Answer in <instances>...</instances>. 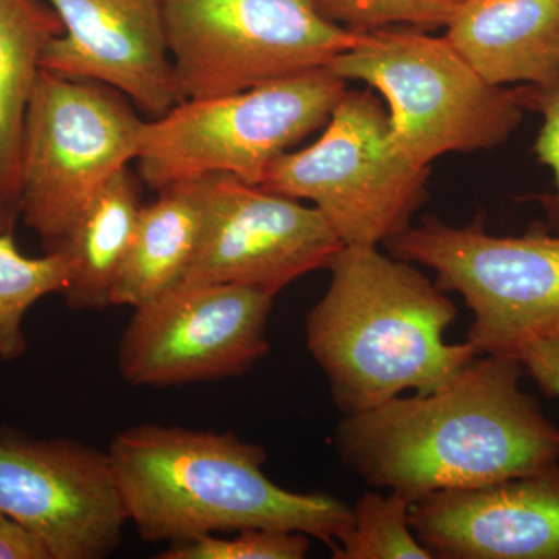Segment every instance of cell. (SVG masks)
Listing matches in <instances>:
<instances>
[{
    "instance_id": "1",
    "label": "cell",
    "mask_w": 559,
    "mask_h": 559,
    "mask_svg": "<svg viewBox=\"0 0 559 559\" xmlns=\"http://www.w3.org/2000/svg\"><path fill=\"white\" fill-rule=\"evenodd\" d=\"M520 359L477 355L450 381L342 415L334 450L367 485L411 503L496 484L559 463V428L521 389Z\"/></svg>"
},
{
    "instance_id": "2",
    "label": "cell",
    "mask_w": 559,
    "mask_h": 559,
    "mask_svg": "<svg viewBox=\"0 0 559 559\" xmlns=\"http://www.w3.org/2000/svg\"><path fill=\"white\" fill-rule=\"evenodd\" d=\"M106 452L127 520L146 543L266 528L304 533L333 550L352 528V506L278 487L264 473L266 450L231 432L139 425L120 430Z\"/></svg>"
},
{
    "instance_id": "3",
    "label": "cell",
    "mask_w": 559,
    "mask_h": 559,
    "mask_svg": "<svg viewBox=\"0 0 559 559\" xmlns=\"http://www.w3.org/2000/svg\"><path fill=\"white\" fill-rule=\"evenodd\" d=\"M305 322L307 348L342 415L374 409L404 392L429 393L479 355L448 344L457 308L414 263L374 246H344Z\"/></svg>"
},
{
    "instance_id": "4",
    "label": "cell",
    "mask_w": 559,
    "mask_h": 559,
    "mask_svg": "<svg viewBox=\"0 0 559 559\" xmlns=\"http://www.w3.org/2000/svg\"><path fill=\"white\" fill-rule=\"evenodd\" d=\"M329 70L380 92L393 146L418 167L429 168L444 154L502 145L524 114L516 91L489 84L447 36L418 28L366 32Z\"/></svg>"
},
{
    "instance_id": "5",
    "label": "cell",
    "mask_w": 559,
    "mask_h": 559,
    "mask_svg": "<svg viewBox=\"0 0 559 559\" xmlns=\"http://www.w3.org/2000/svg\"><path fill=\"white\" fill-rule=\"evenodd\" d=\"M347 86L329 68L219 97L183 100L143 121L139 176L159 191L227 175L260 186L272 162L325 127Z\"/></svg>"
},
{
    "instance_id": "6",
    "label": "cell",
    "mask_w": 559,
    "mask_h": 559,
    "mask_svg": "<svg viewBox=\"0 0 559 559\" xmlns=\"http://www.w3.org/2000/svg\"><path fill=\"white\" fill-rule=\"evenodd\" d=\"M385 245L395 259L436 272L441 290L463 297L479 355L520 359L528 345L559 341V231L496 237L481 219L454 227L426 218Z\"/></svg>"
},
{
    "instance_id": "7",
    "label": "cell",
    "mask_w": 559,
    "mask_h": 559,
    "mask_svg": "<svg viewBox=\"0 0 559 559\" xmlns=\"http://www.w3.org/2000/svg\"><path fill=\"white\" fill-rule=\"evenodd\" d=\"M143 119L120 92L43 70L22 134L17 216L46 252L117 173L138 160Z\"/></svg>"
},
{
    "instance_id": "8",
    "label": "cell",
    "mask_w": 559,
    "mask_h": 559,
    "mask_svg": "<svg viewBox=\"0 0 559 559\" xmlns=\"http://www.w3.org/2000/svg\"><path fill=\"white\" fill-rule=\"evenodd\" d=\"M428 175L393 146L380 100L370 91H347L322 135L278 156L260 187L310 201L344 246L378 248L411 227Z\"/></svg>"
},
{
    "instance_id": "9",
    "label": "cell",
    "mask_w": 559,
    "mask_h": 559,
    "mask_svg": "<svg viewBox=\"0 0 559 559\" xmlns=\"http://www.w3.org/2000/svg\"><path fill=\"white\" fill-rule=\"evenodd\" d=\"M164 16L182 102L329 68L364 38L319 0H164Z\"/></svg>"
},
{
    "instance_id": "10",
    "label": "cell",
    "mask_w": 559,
    "mask_h": 559,
    "mask_svg": "<svg viewBox=\"0 0 559 559\" xmlns=\"http://www.w3.org/2000/svg\"><path fill=\"white\" fill-rule=\"evenodd\" d=\"M274 297L230 283H179L134 308L117 367L132 388L167 389L248 373L267 352Z\"/></svg>"
},
{
    "instance_id": "11",
    "label": "cell",
    "mask_w": 559,
    "mask_h": 559,
    "mask_svg": "<svg viewBox=\"0 0 559 559\" xmlns=\"http://www.w3.org/2000/svg\"><path fill=\"white\" fill-rule=\"evenodd\" d=\"M200 187V245L180 283H230L277 296L304 275L326 270L344 248L312 205L235 176H207Z\"/></svg>"
},
{
    "instance_id": "12",
    "label": "cell",
    "mask_w": 559,
    "mask_h": 559,
    "mask_svg": "<svg viewBox=\"0 0 559 559\" xmlns=\"http://www.w3.org/2000/svg\"><path fill=\"white\" fill-rule=\"evenodd\" d=\"M0 513L43 540L50 559H103L128 524L108 452L68 439L0 432Z\"/></svg>"
},
{
    "instance_id": "13",
    "label": "cell",
    "mask_w": 559,
    "mask_h": 559,
    "mask_svg": "<svg viewBox=\"0 0 559 559\" xmlns=\"http://www.w3.org/2000/svg\"><path fill=\"white\" fill-rule=\"evenodd\" d=\"M62 33L43 55V70L62 79L95 81L120 92L157 119L180 95L164 0H47Z\"/></svg>"
},
{
    "instance_id": "14",
    "label": "cell",
    "mask_w": 559,
    "mask_h": 559,
    "mask_svg": "<svg viewBox=\"0 0 559 559\" xmlns=\"http://www.w3.org/2000/svg\"><path fill=\"white\" fill-rule=\"evenodd\" d=\"M411 527L436 559H559V463L411 506Z\"/></svg>"
},
{
    "instance_id": "15",
    "label": "cell",
    "mask_w": 559,
    "mask_h": 559,
    "mask_svg": "<svg viewBox=\"0 0 559 559\" xmlns=\"http://www.w3.org/2000/svg\"><path fill=\"white\" fill-rule=\"evenodd\" d=\"M447 38L495 86L559 80V0H465Z\"/></svg>"
},
{
    "instance_id": "16",
    "label": "cell",
    "mask_w": 559,
    "mask_h": 559,
    "mask_svg": "<svg viewBox=\"0 0 559 559\" xmlns=\"http://www.w3.org/2000/svg\"><path fill=\"white\" fill-rule=\"evenodd\" d=\"M200 180L175 183L140 210L127 259L110 294V307L138 308L186 277L200 245Z\"/></svg>"
},
{
    "instance_id": "17",
    "label": "cell",
    "mask_w": 559,
    "mask_h": 559,
    "mask_svg": "<svg viewBox=\"0 0 559 559\" xmlns=\"http://www.w3.org/2000/svg\"><path fill=\"white\" fill-rule=\"evenodd\" d=\"M62 24L47 0H0V205L17 218L22 134L43 55Z\"/></svg>"
},
{
    "instance_id": "18",
    "label": "cell",
    "mask_w": 559,
    "mask_h": 559,
    "mask_svg": "<svg viewBox=\"0 0 559 559\" xmlns=\"http://www.w3.org/2000/svg\"><path fill=\"white\" fill-rule=\"evenodd\" d=\"M142 205L138 180L124 168L103 187L53 250L68 263V285L61 296L70 310L110 307V294L130 250Z\"/></svg>"
},
{
    "instance_id": "19",
    "label": "cell",
    "mask_w": 559,
    "mask_h": 559,
    "mask_svg": "<svg viewBox=\"0 0 559 559\" xmlns=\"http://www.w3.org/2000/svg\"><path fill=\"white\" fill-rule=\"evenodd\" d=\"M68 263L60 252L40 257L22 253L13 230L0 231V360H16L27 352L24 322L44 297L62 294Z\"/></svg>"
},
{
    "instance_id": "20",
    "label": "cell",
    "mask_w": 559,
    "mask_h": 559,
    "mask_svg": "<svg viewBox=\"0 0 559 559\" xmlns=\"http://www.w3.org/2000/svg\"><path fill=\"white\" fill-rule=\"evenodd\" d=\"M411 506L396 491L366 492L352 507V528L333 549V558L433 559L411 527Z\"/></svg>"
},
{
    "instance_id": "21",
    "label": "cell",
    "mask_w": 559,
    "mask_h": 559,
    "mask_svg": "<svg viewBox=\"0 0 559 559\" xmlns=\"http://www.w3.org/2000/svg\"><path fill=\"white\" fill-rule=\"evenodd\" d=\"M465 0H319L330 21L353 32L447 27Z\"/></svg>"
},
{
    "instance_id": "22",
    "label": "cell",
    "mask_w": 559,
    "mask_h": 559,
    "mask_svg": "<svg viewBox=\"0 0 559 559\" xmlns=\"http://www.w3.org/2000/svg\"><path fill=\"white\" fill-rule=\"evenodd\" d=\"M311 538L283 530L249 528L226 535H209L171 544L159 559H304Z\"/></svg>"
},
{
    "instance_id": "23",
    "label": "cell",
    "mask_w": 559,
    "mask_h": 559,
    "mask_svg": "<svg viewBox=\"0 0 559 559\" xmlns=\"http://www.w3.org/2000/svg\"><path fill=\"white\" fill-rule=\"evenodd\" d=\"M516 92L522 108L535 110L543 117L535 153L540 164L554 175L555 191L538 200L546 210L547 218L559 231V80L546 86H522Z\"/></svg>"
},
{
    "instance_id": "24",
    "label": "cell",
    "mask_w": 559,
    "mask_h": 559,
    "mask_svg": "<svg viewBox=\"0 0 559 559\" xmlns=\"http://www.w3.org/2000/svg\"><path fill=\"white\" fill-rule=\"evenodd\" d=\"M520 360L540 392L559 400V341L528 345L522 349Z\"/></svg>"
},
{
    "instance_id": "25",
    "label": "cell",
    "mask_w": 559,
    "mask_h": 559,
    "mask_svg": "<svg viewBox=\"0 0 559 559\" xmlns=\"http://www.w3.org/2000/svg\"><path fill=\"white\" fill-rule=\"evenodd\" d=\"M0 559H50V554L31 530L0 513Z\"/></svg>"
},
{
    "instance_id": "26",
    "label": "cell",
    "mask_w": 559,
    "mask_h": 559,
    "mask_svg": "<svg viewBox=\"0 0 559 559\" xmlns=\"http://www.w3.org/2000/svg\"><path fill=\"white\" fill-rule=\"evenodd\" d=\"M14 221L16 219L0 205V231L13 230Z\"/></svg>"
}]
</instances>
